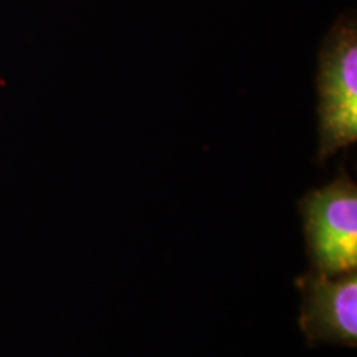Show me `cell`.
I'll return each mask as SVG.
<instances>
[{"label":"cell","instance_id":"1","mask_svg":"<svg viewBox=\"0 0 357 357\" xmlns=\"http://www.w3.org/2000/svg\"><path fill=\"white\" fill-rule=\"evenodd\" d=\"M312 270L337 276L357 268V187L342 172L300 200Z\"/></svg>","mask_w":357,"mask_h":357},{"label":"cell","instance_id":"2","mask_svg":"<svg viewBox=\"0 0 357 357\" xmlns=\"http://www.w3.org/2000/svg\"><path fill=\"white\" fill-rule=\"evenodd\" d=\"M319 160L357 139V32L354 22L336 26L319 56Z\"/></svg>","mask_w":357,"mask_h":357},{"label":"cell","instance_id":"3","mask_svg":"<svg viewBox=\"0 0 357 357\" xmlns=\"http://www.w3.org/2000/svg\"><path fill=\"white\" fill-rule=\"evenodd\" d=\"M301 293L300 328L310 347L357 346V273L328 276L311 270L296 280Z\"/></svg>","mask_w":357,"mask_h":357}]
</instances>
